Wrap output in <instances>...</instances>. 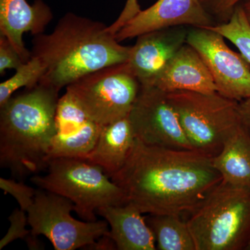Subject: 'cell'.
Listing matches in <instances>:
<instances>
[{"label": "cell", "mask_w": 250, "mask_h": 250, "mask_svg": "<svg viewBox=\"0 0 250 250\" xmlns=\"http://www.w3.org/2000/svg\"><path fill=\"white\" fill-rule=\"evenodd\" d=\"M111 179L123 189L127 203L149 215L189 214L222 182L213 157L136 139L124 166Z\"/></svg>", "instance_id": "cell-1"}, {"label": "cell", "mask_w": 250, "mask_h": 250, "mask_svg": "<svg viewBox=\"0 0 250 250\" xmlns=\"http://www.w3.org/2000/svg\"><path fill=\"white\" fill-rule=\"evenodd\" d=\"M32 45L31 57L45 69L39 83L59 91L88 74L126 62L131 47L121 45L104 23L70 12L50 34L34 36Z\"/></svg>", "instance_id": "cell-2"}, {"label": "cell", "mask_w": 250, "mask_h": 250, "mask_svg": "<svg viewBox=\"0 0 250 250\" xmlns=\"http://www.w3.org/2000/svg\"><path fill=\"white\" fill-rule=\"evenodd\" d=\"M0 106V166L23 179L47 170L59 90L39 83Z\"/></svg>", "instance_id": "cell-3"}, {"label": "cell", "mask_w": 250, "mask_h": 250, "mask_svg": "<svg viewBox=\"0 0 250 250\" xmlns=\"http://www.w3.org/2000/svg\"><path fill=\"white\" fill-rule=\"evenodd\" d=\"M196 250H246L250 243V189L222 181L187 219Z\"/></svg>", "instance_id": "cell-4"}, {"label": "cell", "mask_w": 250, "mask_h": 250, "mask_svg": "<svg viewBox=\"0 0 250 250\" xmlns=\"http://www.w3.org/2000/svg\"><path fill=\"white\" fill-rule=\"evenodd\" d=\"M47 174L31 181L39 188L71 200L85 221H96L97 210L127 204L123 189L99 166L81 158H57L48 162Z\"/></svg>", "instance_id": "cell-5"}, {"label": "cell", "mask_w": 250, "mask_h": 250, "mask_svg": "<svg viewBox=\"0 0 250 250\" xmlns=\"http://www.w3.org/2000/svg\"><path fill=\"white\" fill-rule=\"evenodd\" d=\"M167 95L192 149L213 158L218 154L241 125L238 102L218 92L179 90Z\"/></svg>", "instance_id": "cell-6"}, {"label": "cell", "mask_w": 250, "mask_h": 250, "mask_svg": "<svg viewBox=\"0 0 250 250\" xmlns=\"http://www.w3.org/2000/svg\"><path fill=\"white\" fill-rule=\"evenodd\" d=\"M141 85L125 62L82 77L66 91L89 118L104 126L129 116Z\"/></svg>", "instance_id": "cell-7"}, {"label": "cell", "mask_w": 250, "mask_h": 250, "mask_svg": "<svg viewBox=\"0 0 250 250\" xmlns=\"http://www.w3.org/2000/svg\"><path fill=\"white\" fill-rule=\"evenodd\" d=\"M73 202L66 197L36 190L34 203L27 210L33 236H45L56 250L86 248L110 233L106 221H80L72 216Z\"/></svg>", "instance_id": "cell-8"}, {"label": "cell", "mask_w": 250, "mask_h": 250, "mask_svg": "<svg viewBox=\"0 0 250 250\" xmlns=\"http://www.w3.org/2000/svg\"><path fill=\"white\" fill-rule=\"evenodd\" d=\"M187 43L202 57L219 94L236 102L250 98V63L227 45L223 35L208 28L191 27Z\"/></svg>", "instance_id": "cell-9"}, {"label": "cell", "mask_w": 250, "mask_h": 250, "mask_svg": "<svg viewBox=\"0 0 250 250\" xmlns=\"http://www.w3.org/2000/svg\"><path fill=\"white\" fill-rule=\"evenodd\" d=\"M128 118L136 139L145 144L174 149H193L167 93L154 85H141Z\"/></svg>", "instance_id": "cell-10"}, {"label": "cell", "mask_w": 250, "mask_h": 250, "mask_svg": "<svg viewBox=\"0 0 250 250\" xmlns=\"http://www.w3.org/2000/svg\"><path fill=\"white\" fill-rule=\"evenodd\" d=\"M57 132L47 156V164L57 158L84 157L93 149L103 125L93 121L68 92L59 98Z\"/></svg>", "instance_id": "cell-11"}, {"label": "cell", "mask_w": 250, "mask_h": 250, "mask_svg": "<svg viewBox=\"0 0 250 250\" xmlns=\"http://www.w3.org/2000/svg\"><path fill=\"white\" fill-rule=\"evenodd\" d=\"M214 24L200 0H158L128 21L115 37L122 42L165 28L187 25L205 28Z\"/></svg>", "instance_id": "cell-12"}, {"label": "cell", "mask_w": 250, "mask_h": 250, "mask_svg": "<svg viewBox=\"0 0 250 250\" xmlns=\"http://www.w3.org/2000/svg\"><path fill=\"white\" fill-rule=\"evenodd\" d=\"M188 29L177 26L138 36L126 62L141 85L150 83L164 65L186 43Z\"/></svg>", "instance_id": "cell-13"}, {"label": "cell", "mask_w": 250, "mask_h": 250, "mask_svg": "<svg viewBox=\"0 0 250 250\" xmlns=\"http://www.w3.org/2000/svg\"><path fill=\"white\" fill-rule=\"evenodd\" d=\"M147 85H154L166 93L179 90L202 93L217 92L205 62L197 51L187 43Z\"/></svg>", "instance_id": "cell-14"}, {"label": "cell", "mask_w": 250, "mask_h": 250, "mask_svg": "<svg viewBox=\"0 0 250 250\" xmlns=\"http://www.w3.org/2000/svg\"><path fill=\"white\" fill-rule=\"evenodd\" d=\"M53 18V13L43 0H35L29 4L27 0H0V34L9 39L26 62L31 59L23 42L22 36L42 34Z\"/></svg>", "instance_id": "cell-15"}, {"label": "cell", "mask_w": 250, "mask_h": 250, "mask_svg": "<svg viewBox=\"0 0 250 250\" xmlns=\"http://www.w3.org/2000/svg\"><path fill=\"white\" fill-rule=\"evenodd\" d=\"M111 227L110 236L118 250H156L155 238L141 210L131 203L97 210Z\"/></svg>", "instance_id": "cell-16"}, {"label": "cell", "mask_w": 250, "mask_h": 250, "mask_svg": "<svg viewBox=\"0 0 250 250\" xmlns=\"http://www.w3.org/2000/svg\"><path fill=\"white\" fill-rule=\"evenodd\" d=\"M135 141L134 130L126 117L103 126L95 146L82 159L101 167L111 178L124 166Z\"/></svg>", "instance_id": "cell-17"}, {"label": "cell", "mask_w": 250, "mask_h": 250, "mask_svg": "<svg viewBox=\"0 0 250 250\" xmlns=\"http://www.w3.org/2000/svg\"><path fill=\"white\" fill-rule=\"evenodd\" d=\"M213 164L225 183L250 189V136L243 125L230 136Z\"/></svg>", "instance_id": "cell-18"}, {"label": "cell", "mask_w": 250, "mask_h": 250, "mask_svg": "<svg viewBox=\"0 0 250 250\" xmlns=\"http://www.w3.org/2000/svg\"><path fill=\"white\" fill-rule=\"evenodd\" d=\"M159 250H196L187 220L182 215H149L146 218Z\"/></svg>", "instance_id": "cell-19"}, {"label": "cell", "mask_w": 250, "mask_h": 250, "mask_svg": "<svg viewBox=\"0 0 250 250\" xmlns=\"http://www.w3.org/2000/svg\"><path fill=\"white\" fill-rule=\"evenodd\" d=\"M205 28L216 31L231 41L250 63V24L241 4L235 9L228 22Z\"/></svg>", "instance_id": "cell-20"}, {"label": "cell", "mask_w": 250, "mask_h": 250, "mask_svg": "<svg viewBox=\"0 0 250 250\" xmlns=\"http://www.w3.org/2000/svg\"><path fill=\"white\" fill-rule=\"evenodd\" d=\"M16 74L0 84V106L6 103L15 91L24 87L26 89L34 88L40 83L45 69L39 59L31 57L16 70Z\"/></svg>", "instance_id": "cell-21"}, {"label": "cell", "mask_w": 250, "mask_h": 250, "mask_svg": "<svg viewBox=\"0 0 250 250\" xmlns=\"http://www.w3.org/2000/svg\"><path fill=\"white\" fill-rule=\"evenodd\" d=\"M0 188L5 193H9L16 199L21 209L27 212L32 206L36 190L22 182H16L14 179L0 178Z\"/></svg>", "instance_id": "cell-22"}, {"label": "cell", "mask_w": 250, "mask_h": 250, "mask_svg": "<svg viewBox=\"0 0 250 250\" xmlns=\"http://www.w3.org/2000/svg\"><path fill=\"white\" fill-rule=\"evenodd\" d=\"M244 1L246 0H200L204 9L214 22V25L228 22L235 9Z\"/></svg>", "instance_id": "cell-23"}, {"label": "cell", "mask_w": 250, "mask_h": 250, "mask_svg": "<svg viewBox=\"0 0 250 250\" xmlns=\"http://www.w3.org/2000/svg\"><path fill=\"white\" fill-rule=\"evenodd\" d=\"M25 213L26 211L20 208H16L10 215L9 220L11 225L6 234L0 241V250H2L4 247L16 240L19 238L25 239L29 236L31 231L26 229L28 217Z\"/></svg>", "instance_id": "cell-24"}, {"label": "cell", "mask_w": 250, "mask_h": 250, "mask_svg": "<svg viewBox=\"0 0 250 250\" xmlns=\"http://www.w3.org/2000/svg\"><path fill=\"white\" fill-rule=\"evenodd\" d=\"M23 63L22 58L9 39L0 34V75H4L8 69L17 70Z\"/></svg>", "instance_id": "cell-25"}, {"label": "cell", "mask_w": 250, "mask_h": 250, "mask_svg": "<svg viewBox=\"0 0 250 250\" xmlns=\"http://www.w3.org/2000/svg\"><path fill=\"white\" fill-rule=\"evenodd\" d=\"M141 11L139 0H126L124 9L122 11L119 17L117 18L116 21L113 24L108 26V31L115 35L128 21L132 19Z\"/></svg>", "instance_id": "cell-26"}, {"label": "cell", "mask_w": 250, "mask_h": 250, "mask_svg": "<svg viewBox=\"0 0 250 250\" xmlns=\"http://www.w3.org/2000/svg\"><path fill=\"white\" fill-rule=\"evenodd\" d=\"M238 111L241 125L250 136V98L238 102Z\"/></svg>", "instance_id": "cell-27"}, {"label": "cell", "mask_w": 250, "mask_h": 250, "mask_svg": "<svg viewBox=\"0 0 250 250\" xmlns=\"http://www.w3.org/2000/svg\"><path fill=\"white\" fill-rule=\"evenodd\" d=\"M85 249L95 250H117L116 243L110 236V233L107 235L100 237L93 244L87 246Z\"/></svg>", "instance_id": "cell-28"}, {"label": "cell", "mask_w": 250, "mask_h": 250, "mask_svg": "<svg viewBox=\"0 0 250 250\" xmlns=\"http://www.w3.org/2000/svg\"><path fill=\"white\" fill-rule=\"evenodd\" d=\"M24 240H25L29 249L41 250L42 248L40 241L38 239V236H33L31 232Z\"/></svg>", "instance_id": "cell-29"}, {"label": "cell", "mask_w": 250, "mask_h": 250, "mask_svg": "<svg viewBox=\"0 0 250 250\" xmlns=\"http://www.w3.org/2000/svg\"><path fill=\"white\" fill-rule=\"evenodd\" d=\"M246 15L247 20L250 24V0H246L243 1V4H241Z\"/></svg>", "instance_id": "cell-30"}, {"label": "cell", "mask_w": 250, "mask_h": 250, "mask_svg": "<svg viewBox=\"0 0 250 250\" xmlns=\"http://www.w3.org/2000/svg\"><path fill=\"white\" fill-rule=\"evenodd\" d=\"M246 250H250V243L249 244V246H248V248H247Z\"/></svg>", "instance_id": "cell-31"}]
</instances>
